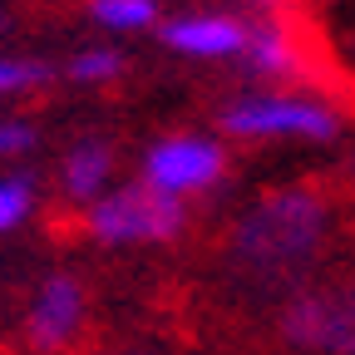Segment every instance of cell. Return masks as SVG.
<instances>
[{
	"instance_id": "obj_2",
	"label": "cell",
	"mask_w": 355,
	"mask_h": 355,
	"mask_svg": "<svg viewBox=\"0 0 355 355\" xmlns=\"http://www.w3.org/2000/svg\"><path fill=\"white\" fill-rule=\"evenodd\" d=\"M217 128L222 139L237 144H277V139L331 144L340 133V114L336 104L301 94V89H242L217 104Z\"/></svg>"
},
{
	"instance_id": "obj_14",
	"label": "cell",
	"mask_w": 355,
	"mask_h": 355,
	"mask_svg": "<svg viewBox=\"0 0 355 355\" xmlns=\"http://www.w3.org/2000/svg\"><path fill=\"white\" fill-rule=\"evenodd\" d=\"M40 148V128L25 114H0V168H10Z\"/></svg>"
},
{
	"instance_id": "obj_12",
	"label": "cell",
	"mask_w": 355,
	"mask_h": 355,
	"mask_svg": "<svg viewBox=\"0 0 355 355\" xmlns=\"http://www.w3.org/2000/svg\"><path fill=\"white\" fill-rule=\"evenodd\" d=\"M64 79L69 84H84V89L114 84V79H123V55L114 50V44H84V50H74L64 60Z\"/></svg>"
},
{
	"instance_id": "obj_8",
	"label": "cell",
	"mask_w": 355,
	"mask_h": 355,
	"mask_svg": "<svg viewBox=\"0 0 355 355\" xmlns=\"http://www.w3.org/2000/svg\"><path fill=\"white\" fill-rule=\"evenodd\" d=\"M242 64L252 79L272 84V89H291L311 74V60L301 50V40L291 35L286 20L272 15H252L247 20V44H242Z\"/></svg>"
},
{
	"instance_id": "obj_3",
	"label": "cell",
	"mask_w": 355,
	"mask_h": 355,
	"mask_svg": "<svg viewBox=\"0 0 355 355\" xmlns=\"http://www.w3.org/2000/svg\"><path fill=\"white\" fill-rule=\"evenodd\" d=\"M188 232V202L153 193L148 183H114L84 207V237L99 247H163Z\"/></svg>"
},
{
	"instance_id": "obj_16",
	"label": "cell",
	"mask_w": 355,
	"mask_h": 355,
	"mask_svg": "<svg viewBox=\"0 0 355 355\" xmlns=\"http://www.w3.org/2000/svg\"><path fill=\"white\" fill-rule=\"evenodd\" d=\"M89 355H163V350H148V345H109V350H89Z\"/></svg>"
},
{
	"instance_id": "obj_9",
	"label": "cell",
	"mask_w": 355,
	"mask_h": 355,
	"mask_svg": "<svg viewBox=\"0 0 355 355\" xmlns=\"http://www.w3.org/2000/svg\"><path fill=\"white\" fill-rule=\"evenodd\" d=\"M114 173H119L114 144L99 139V133H84V139H74L64 148V158H60V193L74 207H89V202H99L114 188Z\"/></svg>"
},
{
	"instance_id": "obj_10",
	"label": "cell",
	"mask_w": 355,
	"mask_h": 355,
	"mask_svg": "<svg viewBox=\"0 0 355 355\" xmlns=\"http://www.w3.org/2000/svg\"><path fill=\"white\" fill-rule=\"evenodd\" d=\"M40 207V178L30 168H0V237L20 232Z\"/></svg>"
},
{
	"instance_id": "obj_13",
	"label": "cell",
	"mask_w": 355,
	"mask_h": 355,
	"mask_svg": "<svg viewBox=\"0 0 355 355\" xmlns=\"http://www.w3.org/2000/svg\"><path fill=\"white\" fill-rule=\"evenodd\" d=\"M55 79V64L40 55H0V99H20L35 94Z\"/></svg>"
},
{
	"instance_id": "obj_4",
	"label": "cell",
	"mask_w": 355,
	"mask_h": 355,
	"mask_svg": "<svg viewBox=\"0 0 355 355\" xmlns=\"http://www.w3.org/2000/svg\"><path fill=\"white\" fill-rule=\"evenodd\" d=\"M227 144L217 133H163L144 148V163H139V183H148L153 193H168L178 202H188L198 193H212L222 178H227Z\"/></svg>"
},
{
	"instance_id": "obj_17",
	"label": "cell",
	"mask_w": 355,
	"mask_h": 355,
	"mask_svg": "<svg viewBox=\"0 0 355 355\" xmlns=\"http://www.w3.org/2000/svg\"><path fill=\"white\" fill-rule=\"evenodd\" d=\"M0 30H10V15H6V10H0Z\"/></svg>"
},
{
	"instance_id": "obj_6",
	"label": "cell",
	"mask_w": 355,
	"mask_h": 355,
	"mask_svg": "<svg viewBox=\"0 0 355 355\" xmlns=\"http://www.w3.org/2000/svg\"><path fill=\"white\" fill-rule=\"evenodd\" d=\"M84 316H89V291L74 272H50L35 296H30V311H25V340L30 350L40 355H60L79 340L84 331Z\"/></svg>"
},
{
	"instance_id": "obj_1",
	"label": "cell",
	"mask_w": 355,
	"mask_h": 355,
	"mask_svg": "<svg viewBox=\"0 0 355 355\" xmlns=\"http://www.w3.org/2000/svg\"><path fill=\"white\" fill-rule=\"evenodd\" d=\"M331 232V207L311 188H272L261 193L232 227V261L257 282L301 277L321 257Z\"/></svg>"
},
{
	"instance_id": "obj_5",
	"label": "cell",
	"mask_w": 355,
	"mask_h": 355,
	"mask_svg": "<svg viewBox=\"0 0 355 355\" xmlns=\"http://www.w3.org/2000/svg\"><path fill=\"white\" fill-rule=\"evenodd\" d=\"M282 340L296 350L355 355V282L291 296L282 311Z\"/></svg>"
},
{
	"instance_id": "obj_15",
	"label": "cell",
	"mask_w": 355,
	"mask_h": 355,
	"mask_svg": "<svg viewBox=\"0 0 355 355\" xmlns=\"http://www.w3.org/2000/svg\"><path fill=\"white\" fill-rule=\"evenodd\" d=\"M247 6H252L257 15H272V20H282V15L296 6V0H247Z\"/></svg>"
},
{
	"instance_id": "obj_7",
	"label": "cell",
	"mask_w": 355,
	"mask_h": 355,
	"mask_svg": "<svg viewBox=\"0 0 355 355\" xmlns=\"http://www.w3.org/2000/svg\"><path fill=\"white\" fill-rule=\"evenodd\" d=\"M163 50L183 55V60H202V64H222V60H242L247 44V20L227 15V10H198V15H173L158 25Z\"/></svg>"
},
{
	"instance_id": "obj_11",
	"label": "cell",
	"mask_w": 355,
	"mask_h": 355,
	"mask_svg": "<svg viewBox=\"0 0 355 355\" xmlns=\"http://www.w3.org/2000/svg\"><path fill=\"white\" fill-rule=\"evenodd\" d=\"M89 20L109 35H144V30H158L163 15H158V0H89Z\"/></svg>"
}]
</instances>
